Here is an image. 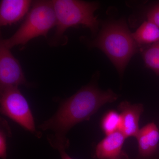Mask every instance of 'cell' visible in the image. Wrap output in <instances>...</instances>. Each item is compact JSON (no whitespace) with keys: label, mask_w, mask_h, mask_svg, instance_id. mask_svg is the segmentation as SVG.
Segmentation results:
<instances>
[{"label":"cell","mask_w":159,"mask_h":159,"mask_svg":"<svg viewBox=\"0 0 159 159\" xmlns=\"http://www.w3.org/2000/svg\"><path fill=\"white\" fill-rule=\"evenodd\" d=\"M126 139L120 130L106 135L96 146L95 156L98 159H127L122 150Z\"/></svg>","instance_id":"obj_9"},{"label":"cell","mask_w":159,"mask_h":159,"mask_svg":"<svg viewBox=\"0 0 159 159\" xmlns=\"http://www.w3.org/2000/svg\"><path fill=\"white\" fill-rule=\"evenodd\" d=\"M132 36L137 44H152L159 40V28L149 21H145Z\"/></svg>","instance_id":"obj_11"},{"label":"cell","mask_w":159,"mask_h":159,"mask_svg":"<svg viewBox=\"0 0 159 159\" xmlns=\"http://www.w3.org/2000/svg\"><path fill=\"white\" fill-rule=\"evenodd\" d=\"M0 111L38 138L42 134L35 126L34 118L25 97L18 88L0 91Z\"/></svg>","instance_id":"obj_5"},{"label":"cell","mask_w":159,"mask_h":159,"mask_svg":"<svg viewBox=\"0 0 159 159\" xmlns=\"http://www.w3.org/2000/svg\"><path fill=\"white\" fill-rule=\"evenodd\" d=\"M142 159H159V131L154 122L140 129L135 137Z\"/></svg>","instance_id":"obj_7"},{"label":"cell","mask_w":159,"mask_h":159,"mask_svg":"<svg viewBox=\"0 0 159 159\" xmlns=\"http://www.w3.org/2000/svg\"><path fill=\"white\" fill-rule=\"evenodd\" d=\"M58 152L61 159H74L68 154V153L66 152V150H60Z\"/></svg>","instance_id":"obj_16"},{"label":"cell","mask_w":159,"mask_h":159,"mask_svg":"<svg viewBox=\"0 0 159 159\" xmlns=\"http://www.w3.org/2000/svg\"><path fill=\"white\" fill-rule=\"evenodd\" d=\"M121 116L116 111H111L106 114L102 119L101 127L106 135L120 130Z\"/></svg>","instance_id":"obj_13"},{"label":"cell","mask_w":159,"mask_h":159,"mask_svg":"<svg viewBox=\"0 0 159 159\" xmlns=\"http://www.w3.org/2000/svg\"><path fill=\"white\" fill-rule=\"evenodd\" d=\"M19 85L30 86L19 61L10 49L0 44V91Z\"/></svg>","instance_id":"obj_6"},{"label":"cell","mask_w":159,"mask_h":159,"mask_svg":"<svg viewBox=\"0 0 159 159\" xmlns=\"http://www.w3.org/2000/svg\"><path fill=\"white\" fill-rule=\"evenodd\" d=\"M33 2L30 0H2L0 3V25H12L29 13Z\"/></svg>","instance_id":"obj_10"},{"label":"cell","mask_w":159,"mask_h":159,"mask_svg":"<svg viewBox=\"0 0 159 159\" xmlns=\"http://www.w3.org/2000/svg\"><path fill=\"white\" fill-rule=\"evenodd\" d=\"M121 116L120 131L125 136L135 138L140 129L139 122L141 115L144 111L142 104H131L127 101L121 102L119 106Z\"/></svg>","instance_id":"obj_8"},{"label":"cell","mask_w":159,"mask_h":159,"mask_svg":"<svg viewBox=\"0 0 159 159\" xmlns=\"http://www.w3.org/2000/svg\"><path fill=\"white\" fill-rule=\"evenodd\" d=\"M118 97L111 90H102L94 83L89 84L62 101L55 114L38 128L52 131L47 138L52 148L66 150L70 146L67 138L69 131L80 122L89 120L102 106L115 102Z\"/></svg>","instance_id":"obj_1"},{"label":"cell","mask_w":159,"mask_h":159,"mask_svg":"<svg viewBox=\"0 0 159 159\" xmlns=\"http://www.w3.org/2000/svg\"><path fill=\"white\" fill-rule=\"evenodd\" d=\"M52 2L56 18L54 41L62 37L69 28L79 26L88 28L92 34L97 33L99 22L95 12L99 7L98 3L78 0H54Z\"/></svg>","instance_id":"obj_3"},{"label":"cell","mask_w":159,"mask_h":159,"mask_svg":"<svg viewBox=\"0 0 159 159\" xmlns=\"http://www.w3.org/2000/svg\"><path fill=\"white\" fill-rule=\"evenodd\" d=\"M56 25V18L52 1H37L32 6L25 19L11 37L1 40L9 49L25 45L29 41L40 36L47 37L49 31Z\"/></svg>","instance_id":"obj_4"},{"label":"cell","mask_w":159,"mask_h":159,"mask_svg":"<svg viewBox=\"0 0 159 159\" xmlns=\"http://www.w3.org/2000/svg\"><path fill=\"white\" fill-rule=\"evenodd\" d=\"M0 123V157L7 159V138L11 136V129L8 122L3 118H1Z\"/></svg>","instance_id":"obj_14"},{"label":"cell","mask_w":159,"mask_h":159,"mask_svg":"<svg viewBox=\"0 0 159 159\" xmlns=\"http://www.w3.org/2000/svg\"><path fill=\"white\" fill-rule=\"evenodd\" d=\"M142 54L146 66L159 75V40L145 49Z\"/></svg>","instance_id":"obj_12"},{"label":"cell","mask_w":159,"mask_h":159,"mask_svg":"<svg viewBox=\"0 0 159 159\" xmlns=\"http://www.w3.org/2000/svg\"><path fill=\"white\" fill-rule=\"evenodd\" d=\"M147 17L148 20L153 23L159 28V3L148 11Z\"/></svg>","instance_id":"obj_15"},{"label":"cell","mask_w":159,"mask_h":159,"mask_svg":"<svg viewBox=\"0 0 159 159\" xmlns=\"http://www.w3.org/2000/svg\"><path fill=\"white\" fill-rule=\"evenodd\" d=\"M92 45L104 52L121 74L138 51V44L123 20L104 24Z\"/></svg>","instance_id":"obj_2"}]
</instances>
